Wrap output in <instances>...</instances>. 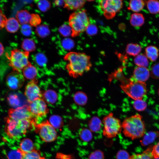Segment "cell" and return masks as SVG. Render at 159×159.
I'll list each match as a JSON object with an SVG mask.
<instances>
[{
    "instance_id": "10",
    "label": "cell",
    "mask_w": 159,
    "mask_h": 159,
    "mask_svg": "<svg viewBox=\"0 0 159 159\" xmlns=\"http://www.w3.org/2000/svg\"><path fill=\"white\" fill-rule=\"evenodd\" d=\"M8 117L15 120H37L29 110L27 106L11 108L8 111Z\"/></svg>"
},
{
    "instance_id": "9",
    "label": "cell",
    "mask_w": 159,
    "mask_h": 159,
    "mask_svg": "<svg viewBox=\"0 0 159 159\" xmlns=\"http://www.w3.org/2000/svg\"><path fill=\"white\" fill-rule=\"evenodd\" d=\"M99 7L105 17L112 19L122 9L123 2L120 0H102L99 1Z\"/></svg>"
},
{
    "instance_id": "34",
    "label": "cell",
    "mask_w": 159,
    "mask_h": 159,
    "mask_svg": "<svg viewBox=\"0 0 159 159\" xmlns=\"http://www.w3.org/2000/svg\"><path fill=\"white\" fill-rule=\"evenodd\" d=\"M79 136L81 139L85 142L90 141L92 137L91 131L87 128H83L80 130L79 132Z\"/></svg>"
},
{
    "instance_id": "42",
    "label": "cell",
    "mask_w": 159,
    "mask_h": 159,
    "mask_svg": "<svg viewBox=\"0 0 159 159\" xmlns=\"http://www.w3.org/2000/svg\"><path fill=\"white\" fill-rule=\"evenodd\" d=\"M35 61L37 64L39 65L42 66L46 64L47 62V59L44 54L39 53L37 54L35 56Z\"/></svg>"
},
{
    "instance_id": "46",
    "label": "cell",
    "mask_w": 159,
    "mask_h": 159,
    "mask_svg": "<svg viewBox=\"0 0 159 159\" xmlns=\"http://www.w3.org/2000/svg\"><path fill=\"white\" fill-rule=\"evenodd\" d=\"M130 157L128 153L124 150L119 151L116 156V159H129Z\"/></svg>"
},
{
    "instance_id": "44",
    "label": "cell",
    "mask_w": 159,
    "mask_h": 159,
    "mask_svg": "<svg viewBox=\"0 0 159 159\" xmlns=\"http://www.w3.org/2000/svg\"><path fill=\"white\" fill-rule=\"evenodd\" d=\"M7 100L9 104L13 107H15V106L18 105L19 99L16 95H10L7 98Z\"/></svg>"
},
{
    "instance_id": "4",
    "label": "cell",
    "mask_w": 159,
    "mask_h": 159,
    "mask_svg": "<svg viewBox=\"0 0 159 159\" xmlns=\"http://www.w3.org/2000/svg\"><path fill=\"white\" fill-rule=\"evenodd\" d=\"M69 23L72 29L71 36L73 37L85 31L90 24L86 10H80L71 14L69 17Z\"/></svg>"
},
{
    "instance_id": "40",
    "label": "cell",
    "mask_w": 159,
    "mask_h": 159,
    "mask_svg": "<svg viewBox=\"0 0 159 159\" xmlns=\"http://www.w3.org/2000/svg\"><path fill=\"white\" fill-rule=\"evenodd\" d=\"M41 21V19L39 14H31V17L29 24L31 26L36 27L39 25Z\"/></svg>"
},
{
    "instance_id": "20",
    "label": "cell",
    "mask_w": 159,
    "mask_h": 159,
    "mask_svg": "<svg viewBox=\"0 0 159 159\" xmlns=\"http://www.w3.org/2000/svg\"><path fill=\"white\" fill-rule=\"evenodd\" d=\"M145 19L143 15L139 13H134L130 16L131 24L135 27H140L144 24Z\"/></svg>"
},
{
    "instance_id": "7",
    "label": "cell",
    "mask_w": 159,
    "mask_h": 159,
    "mask_svg": "<svg viewBox=\"0 0 159 159\" xmlns=\"http://www.w3.org/2000/svg\"><path fill=\"white\" fill-rule=\"evenodd\" d=\"M29 56V52L15 49L12 50L7 57L9 65L14 71L21 72L30 63L28 60Z\"/></svg>"
},
{
    "instance_id": "6",
    "label": "cell",
    "mask_w": 159,
    "mask_h": 159,
    "mask_svg": "<svg viewBox=\"0 0 159 159\" xmlns=\"http://www.w3.org/2000/svg\"><path fill=\"white\" fill-rule=\"evenodd\" d=\"M103 135L108 138L116 137L120 134L122 129V123L120 120L110 113L103 119Z\"/></svg>"
},
{
    "instance_id": "14",
    "label": "cell",
    "mask_w": 159,
    "mask_h": 159,
    "mask_svg": "<svg viewBox=\"0 0 159 159\" xmlns=\"http://www.w3.org/2000/svg\"><path fill=\"white\" fill-rule=\"evenodd\" d=\"M150 73L147 67H137L134 70L132 78L135 80L145 82L149 77Z\"/></svg>"
},
{
    "instance_id": "52",
    "label": "cell",
    "mask_w": 159,
    "mask_h": 159,
    "mask_svg": "<svg viewBox=\"0 0 159 159\" xmlns=\"http://www.w3.org/2000/svg\"><path fill=\"white\" fill-rule=\"evenodd\" d=\"M4 52V48L2 44L0 42V56L2 55Z\"/></svg>"
},
{
    "instance_id": "26",
    "label": "cell",
    "mask_w": 159,
    "mask_h": 159,
    "mask_svg": "<svg viewBox=\"0 0 159 159\" xmlns=\"http://www.w3.org/2000/svg\"><path fill=\"white\" fill-rule=\"evenodd\" d=\"M147 9L152 14L159 13V1L157 0H149L146 2Z\"/></svg>"
},
{
    "instance_id": "2",
    "label": "cell",
    "mask_w": 159,
    "mask_h": 159,
    "mask_svg": "<svg viewBox=\"0 0 159 159\" xmlns=\"http://www.w3.org/2000/svg\"><path fill=\"white\" fill-rule=\"evenodd\" d=\"M122 132L126 137L133 140L145 134V125L140 115L137 114L125 118L122 123Z\"/></svg>"
},
{
    "instance_id": "17",
    "label": "cell",
    "mask_w": 159,
    "mask_h": 159,
    "mask_svg": "<svg viewBox=\"0 0 159 159\" xmlns=\"http://www.w3.org/2000/svg\"><path fill=\"white\" fill-rule=\"evenodd\" d=\"M145 55L151 61H156L159 55V51L156 46L150 45L147 47L145 49Z\"/></svg>"
},
{
    "instance_id": "51",
    "label": "cell",
    "mask_w": 159,
    "mask_h": 159,
    "mask_svg": "<svg viewBox=\"0 0 159 159\" xmlns=\"http://www.w3.org/2000/svg\"><path fill=\"white\" fill-rule=\"evenodd\" d=\"M54 3L56 6H60L64 4V0H55Z\"/></svg>"
},
{
    "instance_id": "41",
    "label": "cell",
    "mask_w": 159,
    "mask_h": 159,
    "mask_svg": "<svg viewBox=\"0 0 159 159\" xmlns=\"http://www.w3.org/2000/svg\"><path fill=\"white\" fill-rule=\"evenodd\" d=\"M8 158V159H22V154L17 148L9 152Z\"/></svg>"
},
{
    "instance_id": "3",
    "label": "cell",
    "mask_w": 159,
    "mask_h": 159,
    "mask_svg": "<svg viewBox=\"0 0 159 159\" xmlns=\"http://www.w3.org/2000/svg\"><path fill=\"white\" fill-rule=\"evenodd\" d=\"M5 130L10 138L18 139L26 133L28 130L34 128L37 124V120H15L8 117L6 118Z\"/></svg>"
},
{
    "instance_id": "19",
    "label": "cell",
    "mask_w": 159,
    "mask_h": 159,
    "mask_svg": "<svg viewBox=\"0 0 159 159\" xmlns=\"http://www.w3.org/2000/svg\"><path fill=\"white\" fill-rule=\"evenodd\" d=\"M31 14L26 10H22L17 12L16 18L20 24L23 25L29 23Z\"/></svg>"
},
{
    "instance_id": "36",
    "label": "cell",
    "mask_w": 159,
    "mask_h": 159,
    "mask_svg": "<svg viewBox=\"0 0 159 159\" xmlns=\"http://www.w3.org/2000/svg\"><path fill=\"white\" fill-rule=\"evenodd\" d=\"M147 106L146 102L142 99L135 100L133 103L134 108L138 111H143L145 110Z\"/></svg>"
},
{
    "instance_id": "38",
    "label": "cell",
    "mask_w": 159,
    "mask_h": 159,
    "mask_svg": "<svg viewBox=\"0 0 159 159\" xmlns=\"http://www.w3.org/2000/svg\"><path fill=\"white\" fill-rule=\"evenodd\" d=\"M59 32L61 35L65 37L69 36L72 34L71 28L69 26L66 24H63L60 26Z\"/></svg>"
},
{
    "instance_id": "47",
    "label": "cell",
    "mask_w": 159,
    "mask_h": 159,
    "mask_svg": "<svg viewBox=\"0 0 159 159\" xmlns=\"http://www.w3.org/2000/svg\"><path fill=\"white\" fill-rule=\"evenodd\" d=\"M85 31L88 35L90 36H92L97 34V29L95 25L90 24Z\"/></svg>"
},
{
    "instance_id": "32",
    "label": "cell",
    "mask_w": 159,
    "mask_h": 159,
    "mask_svg": "<svg viewBox=\"0 0 159 159\" xmlns=\"http://www.w3.org/2000/svg\"><path fill=\"white\" fill-rule=\"evenodd\" d=\"M101 122L97 117H95L92 118L89 123V126L90 130L94 132H97L100 129Z\"/></svg>"
},
{
    "instance_id": "29",
    "label": "cell",
    "mask_w": 159,
    "mask_h": 159,
    "mask_svg": "<svg viewBox=\"0 0 159 159\" xmlns=\"http://www.w3.org/2000/svg\"><path fill=\"white\" fill-rule=\"evenodd\" d=\"M43 99L48 103L53 104L56 101L57 96L56 92L52 90H48L42 93Z\"/></svg>"
},
{
    "instance_id": "27",
    "label": "cell",
    "mask_w": 159,
    "mask_h": 159,
    "mask_svg": "<svg viewBox=\"0 0 159 159\" xmlns=\"http://www.w3.org/2000/svg\"><path fill=\"white\" fill-rule=\"evenodd\" d=\"M134 62L138 67H147L149 65L148 59L144 54H140L135 57Z\"/></svg>"
},
{
    "instance_id": "49",
    "label": "cell",
    "mask_w": 159,
    "mask_h": 159,
    "mask_svg": "<svg viewBox=\"0 0 159 159\" xmlns=\"http://www.w3.org/2000/svg\"><path fill=\"white\" fill-rule=\"evenodd\" d=\"M151 153L154 159L159 158V142L153 146Z\"/></svg>"
},
{
    "instance_id": "45",
    "label": "cell",
    "mask_w": 159,
    "mask_h": 159,
    "mask_svg": "<svg viewBox=\"0 0 159 159\" xmlns=\"http://www.w3.org/2000/svg\"><path fill=\"white\" fill-rule=\"evenodd\" d=\"M103 153L99 150H96L90 155L89 159H104Z\"/></svg>"
},
{
    "instance_id": "24",
    "label": "cell",
    "mask_w": 159,
    "mask_h": 159,
    "mask_svg": "<svg viewBox=\"0 0 159 159\" xmlns=\"http://www.w3.org/2000/svg\"><path fill=\"white\" fill-rule=\"evenodd\" d=\"M145 5L144 1L132 0L129 2L128 9L135 13H139L143 9Z\"/></svg>"
},
{
    "instance_id": "54",
    "label": "cell",
    "mask_w": 159,
    "mask_h": 159,
    "mask_svg": "<svg viewBox=\"0 0 159 159\" xmlns=\"http://www.w3.org/2000/svg\"><path fill=\"white\" fill-rule=\"evenodd\" d=\"M159 159V158H156V159Z\"/></svg>"
},
{
    "instance_id": "8",
    "label": "cell",
    "mask_w": 159,
    "mask_h": 159,
    "mask_svg": "<svg viewBox=\"0 0 159 159\" xmlns=\"http://www.w3.org/2000/svg\"><path fill=\"white\" fill-rule=\"evenodd\" d=\"M34 129L42 140L45 142H53L57 138V133L56 129L49 121L46 120L37 123L35 126Z\"/></svg>"
},
{
    "instance_id": "48",
    "label": "cell",
    "mask_w": 159,
    "mask_h": 159,
    "mask_svg": "<svg viewBox=\"0 0 159 159\" xmlns=\"http://www.w3.org/2000/svg\"><path fill=\"white\" fill-rule=\"evenodd\" d=\"M30 26L27 24L22 25L21 27V31L22 34L25 36L29 35L31 32Z\"/></svg>"
},
{
    "instance_id": "23",
    "label": "cell",
    "mask_w": 159,
    "mask_h": 159,
    "mask_svg": "<svg viewBox=\"0 0 159 159\" xmlns=\"http://www.w3.org/2000/svg\"><path fill=\"white\" fill-rule=\"evenodd\" d=\"M142 49L141 47L139 44L130 43L127 45L126 52L128 54L135 57L140 54Z\"/></svg>"
},
{
    "instance_id": "30",
    "label": "cell",
    "mask_w": 159,
    "mask_h": 159,
    "mask_svg": "<svg viewBox=\"0 0 159 159\" xmlns=\"http://www.w3.org/2000/svg\"><path fill=\"white\" fill-rule=\"evenodd\" d=\"M22 154V159H46L41 155L39 150L36 149L30 152Z\"/></svg>"
},
{
    "instance_id": "5",
    "label": "cell",
    "mask_w": 159,
    "mask_h": 159,
    "mask_svg": "<svg viewBox=\"0 0 159 159\" xmlns=\"http://www.w3.org/2000/svg\"><path fill=\"white\" fill-rule=\"evenodd\" d=\"M120 87L126 94L135 100L142 99L147 92L145 82L135 80L132 78L124 80Z\"/></svg>"
},
{
    "instance_id": "12",
    "label": "cell",
    "mask_w": 159,
    "mask_h": 159,
    "mask_svg": "<svg viewBox=\"0 0 159 159\" xmlns=\"http://www.w3.org/2000/svg\"><path fill=\"white\" fill-rule=\"evenodd\" d=\"M24 94L29 103L42 97V93L37 85V80H33L27 83Z\"/></svg>"
},
{
    "instance_id": "53",
    "label": "cell",
    "mask_w": 159,
    "mask_h": 159,
    "mask_svg": "<svg viewBox=\"0 0 159 159\" xmlns=\"http://www.w3.org/2000/svg\"><path fill=\"white\" fill-rule=\"evenodd\" d=\"M158 94L159 96V88L158 90Z\"/></svg>"
},
{
    "instance_id": "37",
    "label": "cell",
    "mask_w": 159,
    "mask_h": 159,
    "mask_svg": "<svg viewBox=\"0 0 159 159\" xmlns=\"http://www.w3.org/2000/svg\"><path fill=\"white\" fill-rule=\"evenodd\" d=\"M37 6L39 9L42 12H45L51 7V3L47 0H39L37 2Z\"/></svg>"
},
{
    "instance_id": "18",
    "label": "cell",
    "mask_w": 159,
    "mask_h": 159,
    "mask_svg": "<svg viewBox=\"0 0 159 159\" xmlns=\"http://www.w3.org/2000/svg\"><path fill=\"white\" fill-rule=\"evenodd\" d=\"M23 75L27 79L34 80L37 76V70L36 68L30 62L22 70Z\"/></svg>"
},
{
    "instance_id": "16",
    "label": "cell",
    "mask_w": 159,
    "mask_h": 159,
    "mask_svg": "<svg viewBox=\"0 0 159 159\" xmlns=\"http://www.w3.org/2000/svg\"><path fill=\"white\" fill-rule=\"evenodd\" d=\"M22 153L30 152L35 149L32 141L28 138H25L21 141L19 148H18Z\"/></svg>"
},
{
    "instance_id": "25",
    "label": "cell",
    "mask_w": 159,
    "mask_h": 159,
    "mask_svg": "<svg viewBox=\"0 0 159 159\" xmlns=\"http://www.w3.org/2000/svg\"><path fill=\"white\" fill-rule=\"evenodd\" d=\"M153 147L152 145L150 146L142 153L132 155L129 159H154L151 153Z\"/></svg>"
},
{
    "instance_id": "50",
    "label": "cell",
    "mask_w": 159,
    "mask_h": 159,
    "mask_svg": "<svg viewBox=\"0 0 159 159\" xmlns=\"http://www.w3.org/2000/svg\"><path fill=\"white\" fill-rule=\"evenodd\" d=\"M7 19L0 9V30L5 27Z\"/></svg>"
},
{
    "instance_id": "31",
    "label": "cell",
    "mask_w": 159,
    "mask_h": 159,
    "mask_svg": "<svg viewBox=\"0 0 159 159\" xmlns=\"http://www.w3.org/2000/svg\"><path fill=\"white\" fill-rule=\"evenodd\" d=\"M37 34L41 38H44L48 36L50 32L48 26L45 24L39 25L35 29Z\"/></svg>"
},
{
    "instance_id": "11",
    "label": "cell",
    "mask_w": 159,
    "mask_h": 159,
    "mask_svg": "<svg viewBox=\"0 0 159 159\" xmlns=\"http://www.w3.org/2000/svg\"><path fill=\"white\" fill-rule=\"evenodd\" d=\"M28 108L32 114L37 118L45 116L49 112L45 102L42 98L30 103Z\"/></svg>"
},
{
    "instance_id": "13",
    "label": "cell",
    "mask_w": 159,
    "mask_h": 159,
    "mask_svg": "<svg viewBox=\"0 0 159 159\" xmlns=\"http://www.w3.org/2000/svg\"><path fill=\"white\" fill-rule=\"evenodd\" d=\"M24 80V76L20 72L14 71L8 74L6 77V82L9 88L16 90L22 86Z\"/></svg>"
},
{
    "instance_id": "33",
    "label": "cell",
    "mask_w": 159,
    "mask_h": 159,
    "mask_svg": "<svg viewBox=\"0 0 159 159\" xmlns=\"http://www.w3.org/2000/svg\"><path fill=\"white\" fill-rule=\"evenodd\" d=\"M74 101L77 104L83 105L86 104L87 97L86 94L82 92H78L74 95Z\"/></svg>"
},
{
    "instance_id": "39",
    "label": "cell",
    "mask_w": 159,
    "mask_h": 159,
    "mask_svg": "<svg viewBox=\"0 0 159 159\" xmlns=\"http://www.w3.org/2000/svg\"><path fill=\"white\" fill-rule=\"evenodd\" d=\"M150 73V75L153 78L159 79V62L152 66Z\"/></svg>"
},
{
    "instance_id": "28",
    "label": "cell",
    "mask_w": 159,
    "mask_h": 159,
    "mask_svg": "<svg viewBox=\"0 0 159 159\" xmlns=\"http://www.w3.org/2000/svg\"><path fill=\"white\" fill-rule=\"evenodd\" d=\"M21 47L25 51L29 52L34 51L36 49L35 42L31 39H24L22 43Z\"/></svg>"
},
{
    "instance_id": "1",
    "label": "cell",
    "mask_w": 159,
    "mask_h": 159,
    "mask_svg": "<svg viewBox=\"0 0 159 159\" xmlns=\"http://www.w3.org/2000/svg\"><path fill=\"white\" fill-rule=\"evenodd\" d=\"M64 59L68 62L66 68L69 75L73 78L82 76L92 66L90 56L84 53L70 52Z\"/></svg>"
},
{
    "instance_id": "15",
    "label": "cell",
    "mask_w": 159,
    "mask_h": 159,
    "mask_svg": "<svg viewBox=\"0 0 159 159\" xmlns=\"http://www.w3.org/2000/svg\"><path fill=\"white\" fill-rule=\"evenodd\" d=\"M85 3V0H64V7L69 10H76L82 9Z\"/></svg>"
},
{
    "instance_id": "21",
    "label": "cell",
    "mask_w": 159,
    "mask_h": 159,
    "mask_svg": "<svg viewBox=\"0 0 159 159\" xmlns=\"http://www.w3.org/2000/svg\"><path fill=\"white\" fill-rule=\"evenodd\" d=\"M5 26L9 32L14 33L19 30L20 23L16 19L11 17L7 19Z\"/></svg>"
},
{
    "instance_id": "22",
    "label": "cell",
    "mask_w": 159,
    "mask_h": 159,
    "mask_svg": "<svg viewBox=\"0 0 159 159\" xmlns=\"http://www.w3.org/2000/svg\"><path fill=\"white\" fill-rule=\"evenodd\" d=\"M159 137L158 131H151L144 135V137L140 141L143 146H146L153 142L155 139Z\"/></svg>"
},
{
    "instance_id": "35",
    "label": "cell",
    "mask_w": 159,
    "mask_h": 159,
    "mask_svg": "<svg viewBox=\"0 0 159 159\" xmlns=\"http://www.w3.org/2000/svg\"><path fill=\"white\" fill-rule=\"evenodd\" d=\"M49 122L56 129L62 127L63 122L62 118L57 115H52L49 118Z\"/></svg>"
},
{
    "instance_id": "43",
    "label": "cell",
    "mask_w": 159,
    "mask_h": 159,
    "mask_svg": "<svg viewBox=\"0 0 159 159\" xmlns=\"http://www.w3.org/2000/svg\"><path fill=\"white\" fill-rule=\"evenodd\" d=\"M62 44L65 49L69 50L74 47V43L72 39L69 38H66L62 41Z\"/></svg>"
}]
</instances>
